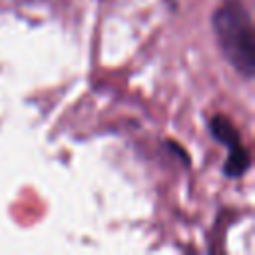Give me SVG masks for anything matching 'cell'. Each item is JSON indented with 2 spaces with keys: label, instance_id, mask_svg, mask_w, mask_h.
Returning a JSON list of instances; mask_svg holds the SVG:
<instances>
[{
  "label": "cell",
  "instance_id": "6da1fadb",
  "mask_svg": "<svg viewBox=\"0 0 255 255\" xmlns=\"http://www.w3.org/2000/svg\"><path fill=\"white\" fill-rule=\"evenodd\" d=\"M211 28L219 52L229 62V66L245 80H253L255 38H253L251 14L243 4V0H223L213 10Z\"/></svg>",
  "mask_w": 255,
  "mask_h": 255
},
{
  "label": "cell",
  "instance_id": "7a4b0ae2",
  "mask_svg": "<svg viewBox=\"0 0 255 255\" xmlns=\"http://www.w3.org/2000/svg\"><path fill=\"white\" fill-rule=\"evenodd\" d=\"M209 131L229 151L227 161L223 165V173L227 177H241L251 165V155H249V149L243 145L235 126L225 116H213L209 120Z\"/></svg>",
  "mask_w": 255,
  "mask_h": 255
}]
</instances>
